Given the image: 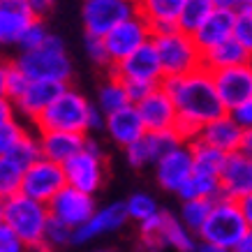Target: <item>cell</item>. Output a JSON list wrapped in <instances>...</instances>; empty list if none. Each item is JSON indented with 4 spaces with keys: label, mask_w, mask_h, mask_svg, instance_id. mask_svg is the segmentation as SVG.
Here are the masks:
<instances>
[{
    "label": "cell",
    "mask_w": 252,
    "mask_h": 252,
    "mask_svg": "<svg viewBox=\"0 0 252 252\" xmlns=\"http://www.w3.org/2000/svg\"><path fill=\"white\" fill-rule=\"evenodd\" d=\"M160 88L174 99L178 116L192 118L201 125H208L227 114L215 88L213 74L206 69H197L188 77H164Z\"/></svg>",
    "instance_id": "6da1fadb"
},
{
    "label": "cell",
    "mask_w": 252,
    "mask_h": 252,
    "mask_svg": "<svg viewBox=\"0 0 252 252\" xmlns=\"http://www.w3.org/2000/svg\"><path fill=\"white\" fill-rule=\"evenodd\" d=\"M49 220H51L49 206L39 204L35 199H28L21 192L14 197L2 199L0 204V224H7L26 243V248L44 241Z\"/></svg>",
    "instance_id": "7a4b0ae2"
},
{
    "label": "cell",
    "mask_w": 252,
    "mask_h": 252,
    "mask_svg": "<svg viewBox=\"0 0 252 252\" xmlns=\"http://www.w3.org/2000/svg\"><path fill=\"white\" fill-rule=\"evenodd\" d=\"M16 65L31 81H56V84L67 86L72 77V63L65 54V42L58 35H49L42 49L19 54Z\"/></svg>",
    "instance_id": "3957f363"
},
{
    "label": "cell",
    "mask_w": 252,
    "mask_h": 252,
    "mask_svg": "<svg viewBox=\"0 0 252 252\" xmlns=\"http://www.w3.org/2000/svg\"><path fill=\"white\" fill-rule=\"evenodd\" d=\"M248 234H250V227L238 208V201L220 197L215 201L213 213L204 224V229L199 231V238L204 243H215L234 252L245 241Z\"/></svg>",
    "instance_id": "277c9868"
},
{
    "label": "cell",
    "mask_w": 252,
    "mask_h": 252,
    "mask_svg": "<svg viewBox=\"0 0 252 252\" xmlns=\"http://www.w3.org/2000/svg\"><path fill=\"white\" fill-rule=\"evenodd\" d=\"M91 107L93 104H88V99L81 93L67 88L35 121V125H37L39 134L42 132H77V134H86L88 132Z\"/></svg>",
    "instance_id": "5b68a950"
},
{
    "label": "cell",
    "mask_w": 252,
    "mask_h": 252,
    "mask_svg": "<svg viewBox=\"0 0 252 252\" xmlns=\"http://www.w3.org/2000/svg\"><path fill=\"white\" fill-rule=\"evenodd\" d=\"M155 49L160 54L164 77H188L192 72L201 69V56L204 51L197 46L194 37L188 32H174L164 37L153 39Z\"/></svg>",
    "instance_id": "8992f818"
},
{
    "label": "cell",
    "mask_w": 252,
    "mask_h": 252,
    "mask_svg": "<svg viewBox=\"0 0 252 252\" xmlns=\"http://www.w3.org/2000/svg\"><path fill=\"white\" fill-rule=\"evenodd\" d=\"M139 7H134L127 0H86L81 7L86 35L91 37H107L116 26L134 16Z\"/></svg>",
    "instance_id": "52a82bcc"
},
{
    "label": "cell",
    "mask_w": 252,
    "mask_h": 252,
    "mask_svg": "<svg viewBox=\"0 0 252 252\" xmlns=\"http://www.w3.org/2000/svg\"><path fill=\"white\" fill-rule=\"evenodd\" d=\"M65 188H67V176H65L63 164H56V162L42 158L32 167L26 169L21 194L49 206Z\"/></svg>",
    "instance_id": "ba28073f"
},
{
    "label": "cell",
    "mask_w": 252,
    "mask_h": 252,
    "mask_svg": "<svg viewBox=\"0 0 252 252\" xmlns=\"http://www.w3.org/2000/svg\"><path fill=\"white\" fill-rule=\"evenodd\" d=\"M67 185L86 194H95L104 183V164H102V151L99 146L88 139V144L77 158H72L67 164H63Z\"/></svg>",
    "instance_id": "9c48e42d"
},
{
    "label": "cell",
    "mask_w": 252,
    "mask_h": 252,
    "mask_svg": "<svg viewBox=\"0 0 252 252\" xmlns=\"http://www.w3.org/2000/svg\"><path fill=\"white\" fill-rule=\"evenodd\" d=\"M111 74L118 81H141V84L162 86L164 81V69H162L160 54L155 49L153 39L144 44L139 51L127 56L125 61L111 65Z\"/></svg>",
    "instance_id": "30bf717a"
},
{
    "label": "cell",
    "mask_w": 252,
    "mask_h": 252,
    "mask_svg": "<svg viewBox=\"0 0 252 252\" xmlns=\"http://www.w3.org/2000/svg\"><path fill=\"white\" fill-rule=\"evenodd\" d=\"M153 39V32L148 28V23L141 14L130 16L127 21H123L121 26H116L114 31L104 37L107 51L111 56V65L125 61L127 56H132L134 51H139L144 44H148Z\"/></svg>",
    "instance_id": "8fae6325"
},
{
    "label": "cell",
    "mask_w": 252,
    "mask_h": 252,
    "mask_svg": "<svg viewBox=\"0 0 252 252\" xmlns=\"http://www.w3.org/2000/svg\"><path fill=\"white\" fill-rule=\"evenodd\" d=\"M49 213H51L54 220L63 222V224L69 227L72 231H77L79 227H84L86 222L97 213V206H95L93 194L79 192L67 185V188L49 204Z\"/></svg>",
    "instance_id": "7c38bea8"
},
{
    "label": "cell",
    "mask_w": 252,
    "mask_h": 252,
    "mask_svg": "<svg viewBox=\"0 0 252 252\" xmlns=\"http://www.w3.org/2000/svg\"><path fill=\"white\" fill-rule=\"evenodd\" d=\"M213 81H215V88H218V95H220V102H222V107H224V111L231 114L243 102L252 99V63L215 72Z\"/></svg>",
    "instance_id": "4fadbf2b"
},
{
    "label": "cell",
    "mask_w": 252,
    "mask_h": 252,
    "mask_svg": "<svg viewBox=\"0 0 252 252\" xmlns=\"http://www.w3.org/2000/svg\"><path fill=\"white\" fill-rule=\"evenodd\" d=\"M178 146H183V141L178 139L174 130L164 132H146L137 144H132L130 148H125V158L132 167H146V164H158L167 153L176 151Z\"/></svg>",
    "instance_id": "5bb4252c"
},
{
    "label": "cell",
    "mask_w": 252,
    "mask_h": 252,
    "mask_svg": "<svg viewBox=\"0 0 252 252\" xmlns=\"http://www.w3.org/2000/svg\"><path fill=\"white\" fill-rule=\"evenodd\" d=\"M192 174H194V155H192L190 146L185 144L167 153L155 164V178L160 188H164L167 192H176V194L192 178Z\"/></svg>",
    "instance_id": "9a60e30c"
},
{
    "label": "cell",
    "mask_w": 252,
    "mask_h": 252,
    "mask_svg": "<svg viewBox=\"0 0 252 252\" xmlns=\"http://www.w3.org/2000/svg\"><path fill=\"white\" fill-rule=\"evenodd\" d=\"M234 28H236V9L224 7V5H220L215 0L213 14L208 16L206 23L192 37H194V42H197V46L201 51H208V49L220 46L222 42L234 39Z\"/></svg>",
    "instance_id": "2e32d148"
},
{
    "label": "cell",
    "mask_w": 252,
    "mask_h": 252,
    "mask_svg": "<svg viewBox=\"0 0 252 252\" xmlns=\"http://www.w3.org/2000/svg\"><path fill=\"white\" fill-rule=\"evenodd\" d=\"M222 197L241 201L243 197L252 194V160H248L241 151L227 155L224 167L220 171Z\"/></svg>",
    "instance_id": "e0dca14e"
},
{
    "label": "cell",
    "mask_w": 252,
    "mask_h": 252,
    "mask_svg": "<svg viewBox=\"0 0 252 252\" xmlns=\"http://www.w3.org/2000/svg\"><path fill=\"white\" fill-rule=\"evenodd\" d=\"M37 21L31 7V0H2L0 2V42L19 44L23 32Z\"/></svg>",
    "instance_id": "ac0fdd59"
},
{
    "label": "cell",
    "mask_w": 252,
    "mask_h": 252,
    "mask_svg": "<svg viewBox=\"0 0 252 252\" xmlns=\"http://www.w3.org/2000/svg\"><path fill=\"white\" fill-rule=\"evenodd\" d=\"M137 109L148 132L174 130L176 121H178V109H176L174 99L169 97L162 88H155L144 102H139Z\"/></svg>",
    "instance_id": "d6986e66"
},
{
    "label": "cell",
    "mask_w": 252,
    "mask_h": 252,
    "mask_svg": "<svg viewBox=\"0 0 252 252\" xmlns=\"http://www.w3.org/2000/svg\"><path fill=\"white\" fill-rule=\"evenodd\" d=\"M243 137H245V130L234 121V116L224 114L220 118H215L213 123L204 125L199 141H204L206 146H211V148H215V151H220L224 155H231L241 151Z\"/></svg>",
    "instance_id": "ffe728a7"
},
{
    "label": "cell",
    "mask_w": 252,
    "mask_h": 252,
    "mask_svg": "<svg viewBox=\"0 0 252 252\" xmlns=\"http://www.w3.org/2000/svg\"><path fill=\"white\" fill-rule=\"evenodd\" d=\"M127 220H130V215H127L125 201L107 204V206L99 208L84 227H79V229L74 231V243H88V241L102 236V234H111V231L121 229Z\"/></svg>",
    "instance_id": "44dd1931"
},
{
    "label": "cell",
    "mask_w": 252,
    "mask_h": 252,
    "mask_svg": "<svg viewBox=\"0 0 252 252\" xmlns=\"http://www.w3.org/2000/svg\"><path fill=\"white\" fill-rule=\"evenodd\" d=\"M88 144L86 134L77 132H42L39 134V148L42 158L56 164H67L72 158H77Z\"/></svg>",
    "instance_id": "7402d4cb"
},
{
    "label": "cell",
    "mask_w": 252,
    "mask_h": 252,
    "mask_svg": "<svg viewBox=\"0 0 252 252\" xmlns=\"http://www.w3.org/2000/svg\"><path fill=\"white\" fill-rule=\"evenodd\" d=\"M67 91L65 84H56V81H31L28 91L23 93V97L14 104L19 114H23L31 121H37L46 109Z\"/></svg>",
    "instance_id": "603a6c76"
},
{
    "label": "cell",
    "mask_w": 252,
    "mask_h": 252,
    "mask_svg": "<svg viewBox=\"0 0 252 252\" xmlns=\"http://www.w3.org/2000/svg\"><path fill=\"white\" fill-rule=\"evenodd\" d=\"M107 132L118 146L130 148V146L137 144L148 130H146L144 121H141L139 109L134 107V104H127V107L121 109V111L107 116Z\"/></svg>",
    "instance_id": "cb8c5ba5"
},
{
    "label": "cell",
    "mask_w": 252,
    "mask_h": 252,
    "mask_svg": "<svg viewBox=\"0 0 252 252\" xmlns=\"http://www.w3.org/2000/svg\"><path fill=\"white\" fill-rule=\"evenodd\" d=\"M245 63H252V56L238 44L236 39L222 42L220 46L208 49V51H204V56H201V69H206L211 74L222 72V69L238 67V65H245Z\"/></svg>",
    "instance_id": "d4e9b609"
},
{
    "label": "cell",
    "mask_w": 252,
    "mask_h": 252,
    "mask_svg": "<svg viewBox=\"0 0 252 252\" xmlns=\"http://www.w3.org/2000/svg\"><path fill=\"white\" fill-rule=\"evenodd\" d=\"M185 0H146L139 5V14L146 19L148 28L153 26H178Z\"/></svg>",
    "instance_id": "484cf974"
},
{
    "label": "cell",
    "mask_w": 252,
    "mask_h": 252,
    "mask_svg": "<svg viewBox=\"0 0 252 252\" xmlns=\"http://www.w3.org/2000/svg\"><path fill=\"white\" fill-rule=\"evenodd\" d=\"M178 197L183 201H194V199H208L218 201L222 197L220 176H206V174H192V178L181 188Z\"/></svg>",
    "instance_id": "4316f807"
},
{
    "label": "cell",
    "mask_w": 252,
    "mask_h": 252,
    "mask_svg": "<svg viewBox=\"0 0 252 252\" xmlns=\"http://www.w3.org/2000/svg\"><path fill=\"white\" fill-rule=\"evenodd\" d=\"M28 86H31V79L23 74V69L16 65V61L5 63L0 67V95H2V99L16 104L23 97V93L28 91Z\"/></svg>",
    "instance_id": "83f0119b"
},
{
    "label": "cell",
    "mask_w": 252,
    "mask_h": 252,
    "mask_svg": "<svg viewBox=\"0 0 252 252\" xmlns=\"http://www.w3.org/2000/svg\"><path fill=\"white\" fill-rule=\"evenodd\" d=\"M26 134L28 132L23 130L14 118V104L2 99L0 102V155L9 153Z\"/></svg>",
    "instance_id": "f1b7e54d"
},
{
    "label": "cell",
    "mask_w": 252,
    "mask_h": 252,
    "mask_svg": "<svg viewBox=\"0 0 252 252\" xmlns=\"http://www.w3.org/2000/svg\"><path fill=\"white\" fill-rule=\"evenodd\" d=\"M215 0H185L181 19H178V28L181 32L194 35V32L206 23V19L213 14Z\"/></svg>",
    "instance_id": "f546056e"
},
{
    "label": "cell",
    "mask_w": 252,
    "mask_h": 252,
    "mask_svg": "<svg viewBox=\"0 0 252 252\" xmlns=\"http://www.w3.org/2000/svg\"><path fill=\"white\" fill-rule=\"evenodd\" d=\"M160 238L164 241V245L174 248L178 252H197V245L194 243V234H192L188 227H185L181 220H176L174 215L167 213V220H164V227L160 231Z\"/></svg>",
    "instance_id": "4dcf8cb0"
},
{
    "label": "cell",
    "mask_w": 252,
    "mask_h": 252,
    "mask_svg": "<svg viewBox=\"0 0 252 252\" xmlns=\"http://www.w3.org/2000/svg\"><path fill=\"white\" fill-rule=\"evenodd\" d=\"M130 104V97H127V91H125V84L118 81V79H109L107 84L99 88L97 93V109L104 116H111L116 111H121Z\"/></svg>",
    "instance_id": "1f68e13d"
},
{
    "label": "cell",
    "mask_w": 252,
    "mask_h": 252,
    "mask_svg": "<svg viewBox=\"0 0 252 252\" xmlns=\"http://www.w3.org/2000/svg\"><path fill=\"white\" fill-rule=\"evenodd\" d=\"M190 148H192V155H194V174L220 176L227 155L211 148V146H206L204 141H194Z\"/></svg>",
    "instance_id": "d6a6232c"
},
{
    "label": "cell",
    "mask_w": 252,
    "mask_h": 252,
    "mask_svg": "<svg viewBox=\"0 0 252 252\" xmlns=\"http://www.w3.org/2000/svg\"><path fill=\"white\" fill-rule=\"evenodd\" d=\"M213 206H215V201H208V199L183 201V208H181V218H178V220L183 222L194 236H199V231L204 229V224H206L211 213H213Z\"/></svg>",
    "instance_id": "836d02e7"
},
{
    "label": "cell",
    "mask_w": 252,
    "mask_h": 252,
    "mask_svg": "<svg viewBox=\"0 0 252 252\" xmlns=\"http://www.w3.org/2000/svg\"><path fill=\"white\" fill-rule=\"evenodd\" d=\"M23 176H26V169L21 164L12 162L9 158H0V192H2V199L14 197L21 192Z\"/></svg>",
    "instance_id": "e575fe53"
},
{
    "label": "cell",
    "mask_w": 252,
    "mask_h": 252,
    "mask_svg": "<svg viewBox=\"0 0 252 252\" xmlns=\"http://www.w3.org/2000/svg\"><path fill=\"white\" fill-rule=\"evenodd\" d=\"M125 208H127L130 220H137L139 224H144V222H148L151 218H155V215L160 213V206H158L155 197H151L148 192H134V194H130V199L125 201Z\"/></svg>",
    "instance_id": "d590c367"
},
{
    "label": "cell",
    "mask_w": 252,
    "mask_h": 252,
    "mask_svg": "<svg viewBox=\"0 0 252 252\" xmlns=\"http://www.w3.org/2000/svg\"><path fill=\"white\" fill-rule=\"evenodd\" d=\"M234 39L252 56V0H241V5H238Z\"/></svg>",
    "instance_id": "8d00e7d4"
},
{
    "label": "cell",
    "mask_w": 252,
    "mask_h": 252,
    "mask_svg": "<svg viewBox=\"0 0 252 252\" xmlns=\"http://www.w3.org/2000/svg\"><path fill=\"white\" fill-rule=\"evenodd\" d=\"M49 35L51 32L46 31V26L42 19H37V21H32V26L28 28V31L23 32V37L19 39V49H21V54H28V51H35V49H42V46L46 44V39H49Z\"/></svg>",
    "instance_id": "74e56055"
},
{
    "label": "cell",
    "mask_w": 252,
    "mask_h": 252,
    "mask_svg": "<svg viewBox=\"0 0 252 252\" xmlns=\"http://www.w3.org/2000/svg\"><path fill=\"white\" fill-rule=\"evenodd\" d=\"M44 241L51 248H61V245H67V243H74V231L69 229V227H65L63 222L58 220H49V227H46V236Z\"/></svg>",
    "instance_id": "f35d334b"
},
{
    "label": "cell",
    "mask_w": 252,
    "mask_h": 252,
    "mask_svg": "<svg viewBox=\"0 0 252 252\" xmlns=\"http://www.w3.org/2000/svg\"><path fill=\"white\" fill-rule=\"evenodd\" d=\"M201 130H204L201 123L192 121V118H185V116H178V121H176V125H174V132L178 134V139H181V141H188L190 146L194 144V141H199Z\"/></svg>",
    "instance_id": "ab89813d"
},
{
    "label": "cell",
    "mask_w": 252,
    "mask_h": 252,
    "mask_svg": "<svg viewBox=\"0 0 252 252\" xmlns=\"http://www.w3.org/2000/svg\"><path fill=\"white\" fill-rule=\"evenodd\" d=\"M86 54L95 65H111V56L107 51V44L102 37H91L86 35Z\"/></svg>",
    "instance_id": "60d3db41"
},
{
    "label": "cell",
    "mask_w": 252,
    "mask_h": 252,
    "mask_svg": "<svg viewBox=\"0 0 252 252\" xmlns=\"http://www.w3.org/2000/svg\"><path fill=\"white\" fill-rule=\"evenodd\" d=\"M0 252H26V243L7 224H0Z\"/></svg>",
    "instance_id": "b9f144b4"
},
{
    "label": "cell",
    "mask_w": 252,
    "mask_h": 252,
    "mask_svg": "<svg viewBox=\"0 0 252 252\" xmlns=\"http://www.w3.org/2000/svg\"><path fill=\"white\" fill-rule=\"evenodd\" d=\"M125 84V91H127V97H130V104L137 107L139 102H144L155 88H160V86H151V84H141V81H123Z\"/></svg>",
    "instance_id": "7bdbcfd3"
},
{
    "label": "cell",
    "mask_w": 252,
    "mask_h": 252,
    "mask_svg": "<svg viewBox=\"0 0 252 252\" xmlns=\"http://www.w3.org/2000/svg\"><path fill=\"white\" fill-rule=\"evenodd\" d=\"M231 116H234V121H236L243 130H252V99H248L241 107H236L231 111Z\"/></svg>",
    "instance_id": "ee69618b"
},
{
    "label": "cell",
    "mask_w": 252,
    "mask_h": 252,
    "mask_svg": "<svg viewBox=\"0 0 252 252\" xmlns=\"http://www.w3.org/2000/svg\"><path fill=\"white\" fill-rule=\"evenodd\" d=\"M99 127H107V116L102 114L97 107H91V114H88V130H99Z\"/></svg>",
    "instance_id": "f6af8a7d"
},
{
    "label": "cell",
    "mask_w": 252,
    "mask_h": 252,
    "mask_svg": "<svg viewBox=\"0 0 252 252\" xmlns=\"http://www.w3.org/2000/svg\"><path fill=\"white\" fill-rule=\"evenodd\" d=\"M238 208H241V213H243L245 222H248V227H250V231H252V194L241 199V201H238Z\"/></svg>",
    "instance_id": "bcb514c9"
},
{
    "label": "cell",
    "mask_w": 252,
    "mask_h": 252,
    "mask_svg": "<svg viewBox=\"0 0 252 252\" xmlns=\"http://www.w3.org/2000/svg\"><path fill=\"white\" fill-rule=\"evenodd\" d=\"M241 153L252 160V130H245V137H243V144H241Z\"/></svg>",
    "instance_id": "7dc6e473"
},
{
    "label": "cell",
    "mask_w": 252,
    "mask_h": 252,
    "mask_svg": "<svg viewBox=\"0 0 252 252\" xmlns=\"http://www.w3.org/2000/svg\"><path fill=\"white\" fill-rule=\"evenodd\" d=\"M197 252H231V250H227V248H220V245H215V243H204V241H199Z\"/></svg>",
    "instance_id": "c3c4849f"
},
{
    "label": "cell",
    "mask_w": 252,
    "mask_h": 252,
    "mask_svg": "<svg viewBox=\"0 0 252 252\" xmlns=\"http://www.w3.org/2000/svg\"><path fill=\"white\" fill-rule=\"evenodd\" d=\"M31 7H32V12H35V16L39 19V14H44V12H49V7H51V2H39V0H31Z\"/></svg>",
    "instance_id": "681fc988"
},
{
    "label": "cell",
    "mask_w": 252,
    "mask_h": 252,
    "mask_svg": "<svg viewBox=\"0 0 252 252\" xmlns=\"http://www.w3.org/2000/svg\"><path fill=\"white\" fill-rule=\"evenodd\" d=\"M26 252H51V245L46 243V241H39V243H35V245H28Z\"/></svg>",
    "instance_id": "f907efd6"
},
{
    "label": "cell",
    "mask_w": 252,
    "mask_h": 252,
    "mask_svg": "<svg viewBox=\"0 0 252 252\" xmlns=\"http://www.w3.org/2000/svg\"><path fill=\"white\" fill-rule=\"evenodd\" d=\"M234 252H252V231L248 234V236H245V241H243L241 245H238V248H236Z\"/></svg>",
    "instance_id": "816d5d0a"
},
{
    "label": "cell",
    "mask_w": 252,
    "mask_h": 252,
    "mask_svg": "<svg viewBox=\"0 0 252 252\" xmlns=\"http://www.w3.org/2000/svg\"><path fill=\"white\" fill-rule=\"evenodd\" d=\"M93 252H116V250H111V248H102V250H93Z\"/></svg>",
    "instance_id": "f5cc1de1"
}]
</instances>
